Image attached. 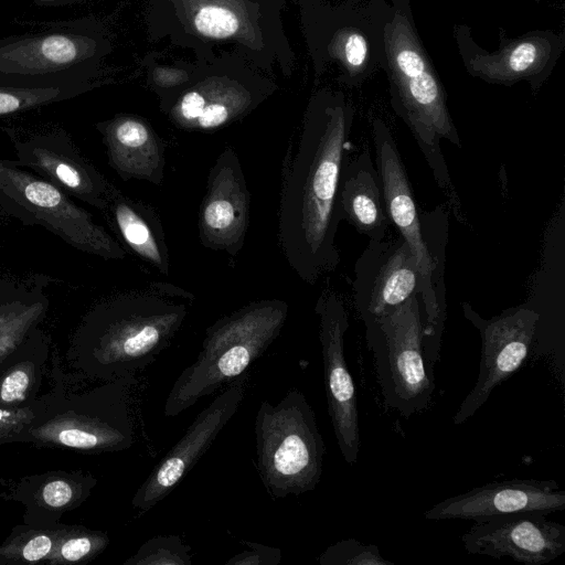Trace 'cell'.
Wrapping results in <instances>:
<instances>
[{
    "label": "cell",
    "instance_id": "6",
    "mask_svg": "<svg viewBox=\"0 0 565 565\" xmlns=\"http://www.w3.org/2000/svg\"><path fill=\"white\" fill-rule=\"evenodd\" d=\"M256 467L273 499L301 495L318 486L324 443L306 396L292 388L273 405L260 403L255 417Z\"/></svg>",
    "mask_w": 565,
    "mask_h": 565
},
{
    "label": "cell",
    "instance_id": "22",
    "mask_svg": "<svg viewBox=\"0 0 565 565\" xmlns=\"http://www.w3.org/2000/svg\"><path fill=\"white\" fill-rule=\"evenodd\" d=\"M97 479L79 471L49 472L23 479L15 498L25 507V523L53 526L58 518L81 505L90 494Z\"/></svg>",
    "mask_w": 565,
    "mask_h": 565
},
{
    "label": "cell",
    "instance_id": "34",
    "mask_svg": "<svg viewBox=\"0 0 565 565\" xmlns=\"http://www.w3.org/2000/svg\"><path fill=\"white\" fill-rule=\"evenodd\" d=\"M36 402L15 409L0 408V446L26 443L29 430L36 416Z\"/></svg>",
    "mask_w": 565,
    "mask_h": 565
},
{
    "label": "cell",
    "instance_id": "31",
    "mask_svg": "<svg viewBox=\"0 0 565 565\" xmlns=\"http://www.w3.org/2000/svg\"><path fill=\"white\" fill-rule=\"evenodd\" d=\"M320 565H395L381 555L379 546L363 544L356 539L341 540L318 557Z\"/></svg>",
    "mask_w": 565,
    "mask_h": 565
},
{
    "label": "cell",
    "instance_id": "8",
    "mask_svg": "<svg viewBox=\"0 0 565 565\" xmlns=\"http://www.w3.org/2000/svg\"><path fill=\"white\" fill-rule=\"evenodd\" d=\"M372 137L386 213L416 259L419 296L425 312L424 354L428 366L434 369L440 354L446 319L444 275L438 273L427 249L407 171L390 128L376 119Z\"/></svg>",
    "mask_w": 565,
    "mask_h": 565
},
{
    "label": "cell",
    "instance_id": "21",
    "mask_svg": "<svg viewBox=\"0 0 565 565\" xmlns=\"http://www.w3.org/2000/svg\"><path fill=\"white\" fill-rule=\"evenodd\" d=\"M95 49L96 42L83 35L22 39L0 47V72L20 75L57 72L90 57Z\"/></svg>",
    "mask_w": 565,
    "mask_h": 565
},
{
    "label": "cell",
    "instance_id": "5",
    "mask_svg": "<svg viewBox=\"0 0 565 565\" xmlns=\"http://www.w3.org/2000/svg\"><path fill=\"white\" fill-rule=\"evenodd\" d=\"M57 362L52 369L54 385L36 401L26 443L84 454L129 449L135 441L127 390L132 377L77 394L65 386Z\"/></svg>",
    "mask_w": 565,
    "mask_h": 565
},
{
    "label": "cell",
    "instance_id": "15",
    "mask_svg": "<svg viewBox=\"0 0 565 565\" xmlns=\"http://www.w3.org/2000/svg\"><path fill=\"white\" fill-rule=\"evenodd\" d=\"M537 511L515 512L476 521L461 535L470 554L509 557L525 565H543L565 552V526Z\"/></svg>",
    "mask_w": 565,
    "mask_h": 565
},
{
    "label": "cell",
    "instance_id": "16",
    "mask_svg": "<svg viewBox=\"0 0 565 565\" xmlns=\"http://www.w3.org/2000/svg\"><path fill=\"white\" fill-rule=\"evenodd\" d=\"M250 195L241 161L225 148L210 169L206 192L199 212V239L213 250L236 256L249 223Z\"/></svg>",
    "mask_w": 565,
    "mask_h": 565
},
{
    "label": "cell",
    "instance_id": "23",
    "mask_svg": "<svg viewBox=\"0 0 565 565\" xmlns=\"http://www.w3.org/2000/svg\"><path fill=\"white\" fill-rule=\"evenodd\" d=\"M51 279L0 276V360L13 351L46 317Z\"/></svg>",
    "mask_w": 565,
    "mask_h": 565
},
{
    "label": "cell",
    "instance_id": "32",
    "mask_svg": "<svg viewBox=\"0 0 565 565\" xmlns=\"http://www.w3.org/2000/svg\"><path fill=\"white\" fill-rule=\"evenodd\" d=\"M63 90L56 86H0V116L33 109L58 100Z\"/></svg>",
    "mask_w": 565,
    "mask_h": 565
},
{
    "label": "cell",
    "instance_id": "25",
    "mask_svg": "<svg viewBox=\"0 0 565 565\" xmlns=\"http://www.w3.org/2000/svg\"><path fill=\"white\" fill-rule=\"evenodd\" d=\"M553 54L546 34L522 36L495 53H477L467 63L468 71L484 81L512 84L542 72Z\"/></svg>",
    "mask_w": 565,
    "mask_h": 565
},
{
    "label": "cell",
    "instance_id": "3",
    "mask_svg": "<svg viewBox=\"0 0 565 565\" xmlns=\"http://www.w3.org/2000/svg\"><path fill=\"white\" fill-rule=\"evenodd\" d=\"M385 52L394 85V108L409 128L452 213L461 220L459 196L452 184L441 140L461 148L446 104L441 83L408 19L396 12L384 28Z\"/></svg>",
    "mask_w": 565,
    "mask_h": 565
},
{
    "label": "cell",
    "instance_id": "26",
    "mask_svg": "<svg viewBox=\"0 0 565 565\" xmlns=\"http://www.w3.org/2000/svg\"><path fill=\"white\" fill-rule=\"evenodd\" d=\"M105 212L128 247L159 273L168 275L170 262L164 231L154 211L118 190Z\"/></svg>",
    "mask_w": 565,
    "mask_h": 565
},
{
    "label": "cell",
    "instance_id": "36",
    "mask_svg": "<svg viewBox=\"0 0 565 565\" xmlns=\"http://www.w3.org/2000/svg\"><path fill=\"white\" fill-rule=\"evenodd\" d=\"M188 79V75L181 70L158 67L153 72V81L160 87H171Z\"/></svg>",
    "mask_w": 565,
    "mask_h": 565
},
{
    "label": "cell",
    "instance_id": "18",
    "mask_svg": "<svg viewBox=\"0 0 565 565\" xmlns=\"http://www.w3.org/2000/svg\"><path fill=\"white\" fill-rule=\"evenodd\" d=\"M108 164L124 180H142L161 185L164 178L166 148L152 127L132 115H119L99 122Z\"/></svg>",
    "mask_w": 565,
    "mask_h": 565
},
{
    "label": "cell",
    "instance_id": "24",
    "mask_svg": "<svg viewBox=\"0 0 565 565\" xmlns=\"http://www.w3.org/2000/svg\"><path fill=\"white\" fill-rule=\"evenodd\" d=\"M50 355V339L39 327L0 360V408H22L38 401Z\"/></svg>",
    "mask_w": 565,
    "mask_h": 565
},
{
    "label": "cell",
    "instance_id": "7",
    "mask_svg": "<svg viewBox=\"0 0 565 565\" xmlns=\"http://www.w3.org/2000/svg\"><path fill=\"white\" fill-rule=\"evenodd\" d=\"M364 326L385 406L406 418L427 409L435 376L424 354L425 312L419 294Z\"/></svg>",
    "mask_w": 565,
    "mask_h": 565
},
{
    "label": "cell",
    "instance_id": "4",
    "mask_svg": "<svg viewBox=\"0 0 565 565\" xmlns=\"http://www.w3.org/2000/svg\"><path fill=\"white\" fill-rule=\"evenodd\" d=\"M289 312L281 299L249 302L211 324L196 360L185 367L167 396L163 414L174 417L247 373L278 338Z\"/></svg>",
    "mask_w": 565,
    "mask_h": 565
},
{
    "label": "cell",
    "instance_id": "35",
    "mask_svg": "<svg viewBox=\"0 0 565 565\" xmlns=\"http://www.w3.org/2000/svg\"><path fill=\"white\" fill-rule=\"evenodd\" d=\"M242 543L246 548L227 559L226 565H277L281 561V551L278 547L248 541Z\"/></svg>",
    "mask_w": 565,
    "mask_h": 565
},
{
    "label": "cell",
    "instance_id": "14",
    "mask_svg": "<svg viewBox=\"0 0 565 565\" xmlns=\"http://www.w3.org/2000/svg\"><path fill=\"white\" fill-rule=\"evenodd\" d=\"M15 151L13 163L34 171L72 198L106 211L118 189L78 150L63 131L36 134L26 138L7 130Z\"/></svg>",
    "mask_w": 565,
    "mask_h": 565
},
{
    "label": "cell",
    "instance_id": "12",
    "mask_svg": "<svg viewBox=\"0 0 565 565\" xmlns=\"http://www.w3.org/2000/svg\"><path fill=\"white\" fill-rule=\"evenodd\" d=\"M247 373L230 383L198 414L179 441L154 466L136 491L131 505L140 514L168 497L210 449L244 399Z\"/></svg>",
    "mask_w": 565,
    "mask_h": 565
},
{
    "label": "cell",
    "instance_id": "19",
    "mask_svg": "<svg viewBox=\"0 0 565 565\" xmlns=\"http://www.w3.org/2000/svg\"><path fill=\"white\" fill-rule=\"evenodd\" d=\"M254 103V95L245 86L214 77L182 94L170 108V119L180 129L212 131L243 117Z\"/></svg>",
    "mask_w": 565,
    "mask_h": 565
},
{
    "label": "cell",
    "instance_id": "28",
    "mask_svg": "<svg viewBox=\"0 0 565 565\" xmlns=\"http://www.w3.org/2000/svg\"><path fill=\"white\" fill-rule=\"evenodd\" d=\"M62 525L18 526L0 545V563L26 564L47 559L52 554Z\"/></svg>",
    "mask_w": 565,
    "mask_h": 565
},
{
    "label": "cell",
    "instance_id": "20",
    "mask_svg": "<svg viewBox=\"0 0 565 565\" xmlns=\"http://www.w3.org/2000/svg\"><path fill=\"white\" fill-rule=\"evenodd\" d=\"M339 204L342 220L369 241L387 236L392 223L385 209L382 182L367 149L353 159L345 157L339 181Z\"/></svg>",
    "mask_w": 565,
    "mask_h": 565
},
{
    "label": "cell",
    "instance_id": "11",
    "mask_svg": "<svg viewBox=\"0 0 565 565\" xmlns=\"http://www.w3.org/2000/svg\"><path fill=\"white\" fill-rule=\"evenodd\" d=\"M319 318L328 413L344 461L354 465L360 450L355 386L344 355L349 327L345 305L333 292L322 294L315 307Z\"/></svg>",
    "mask_w": 565,
    "mask_h": 565
},
{
    "label": "cell",
    "instance_id": "13",
    "mask_svg": "<svg viewBox=\"0 0 565 565\" xmlns=\"http://www.w3.org/2000/svg\"><path fill=\"white\" fill-rule=\"evenodd\" d=\"M419 294L416 259L397 234L369 241L354 265L352 296L363 323L376 320Z\"/></svg>",
    "mask_w": 565,
    "mask_h": 565
},
{
    "label": "cell",
    "instance_id": "10",
    "mask_svg": "<svg viewBox=\"0 0 565 565\" xmlns=\"http://www.w3.org/2000/svg\"><path fill=\"white\" fill-rule=\"evenodd\" d=\"M462 311L480 333L481 360L476 384L452 417L455 425L472 417L492 391L523 365L540 319L535 310L525 307L509 309L491 319L482 318L467 302H462Z\"/></svg>",
    "mask_w": 565,
    "mask_h": 565
},
{
    "label": "cell",
    "instance_id": "17",
    "mask_svg": "<svg viewBox=\"0 0 565 565\" xmlns=\"http://www.w3.org/2000/svg\"><path fill=\"white\" fill-rule=\"evenodd\" d=\"M565 510V491L554 480L511 479L476 487L438 502L424 513L429 521H480L515 512L545 514Z\"/></svg>",
    "mask_w": 565,
    "mask_h": 565
},
{
    "label": "cell",
    "instance_id": "9",
    "mask_svg": "<svg viewBox=\"0 0 565 565\" xmlns=\"http://www.w3.org/2000/svg\"><path fill=\"white\" fill-rule=\"evenodd\" d=\"M0 210L25 225H40L74 248L121 260L126 249L70 194L43 178L0 160Z\"/></svg>",
    "mask_w": 565,
    "mask_h": 565
},
{
    "label": "cell",
    "instance_id": "30",
    "mask_svg": "<svg viewBox=\"0 0 565 565\" xmlns=\"http://www.w3.org/2000/svg\"><path fill=\"white\" fill-rule=\"evenodd\" d=\"M191 547L178 535L147 540L124 565H191Z\"/></svg>",
    "mask_w": 565,
    "mask_h": 565
},
{
    "label": "cell",
    "instance_id": "2",
    "mask_svg": "<svg viewBox=\"0 0 565 565\" xmlns=\"http://www.w3.org/2000/svg\"><path fill=\"white\" fill-rule=\"evenodd\" d=\"M193 300L182 288L152 282L98 301L73 334L70 364L103 382L132 377L171 344Z\"/></svg>",
    "mask_w": 565,
    "mask_h": 565
},
{
    "label": "cell",
    "instance_id": "27",
    "mask_svg": "<svg viewBox=\"0 0 565 565\" xmlns=\"http://www.w3.org/2000/svg\"><path fill=\"white\" fill-rule=\"evenodd\" d=\"M189 11L194 29L207 38H234L248 26L239 0H190Z\"/></svg>",
    "mask_w": 565,
    "mask_h": 565
},
{
    "label": "cell",
    "instance_id": "1",
    "mask_svg": "<svg viewBox=\"0 0 565 565\" xmlns=\"http://www.w3.org/2000/svg\"><path fill=\"white\" fill-rule=\"evenodd\" d=\"M343 103H328L307 117L296 148L281 170L277 235L295 274L315 285L335 269V235L342 215L339 181L352 127Z\"/></svg>",
    "mask_w": 565,
    "mask_h": 565
},
{
    "label": "cell",
    "instance_id": "29",
    "mask_svg": "<svg viewBox=\"0 0 565 565\" xmlns=\"http://www.w3.org/2000/svg\"><path fill=\"white\" fill-rule=\"evenodd\" d=\"M109 544L105 532L86 527H61L55 547L46 559L54 565L85 563L98 556Z\"/></svg>",
    "mask_w": 565,
    "mask_h": 565
},
{
    "label": "cell",
    "instance_id": "33",
    "mask_svg": "<svg viewBox=\"0 0 565 565\" xmlns=\"http://www.w3.org/2000/svg\"><path fill=\"white\" fill-rule=\"evenodd\" d=\"M330 52L342 62L347 71L354 76L367 61L369 44L363 33L355 29L340 30L330 45Z\"/></svg>",
    "mask_w": 565,
    "mask_h": 565
}]
</instances>
